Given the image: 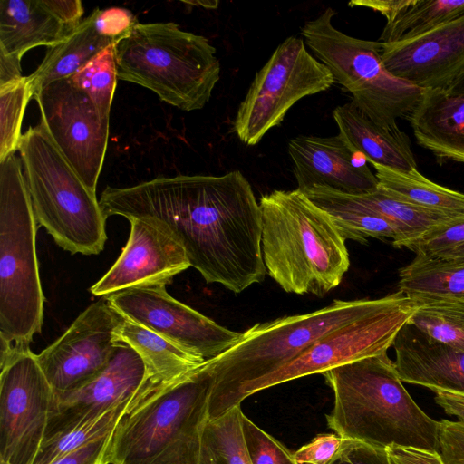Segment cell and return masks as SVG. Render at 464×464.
Wrapping results in <instances>:
<instances>
[{
    "mask_svg": "<svg viewBox=\"0 0 464 464\" xmlns=\"http://www.w3.org/2000/svg\"><path fill=\"white\" fill-rule=\"evenodd\" d=\"M339 133L366 161L402 172L417 169L408 135L399 127H381L362 114L351 102L333 111Z\"/></svg>",
    "mask_w": 464,
    "mask_h": 464,
    "instance_id": "22",
    "label": "cell"
},
{
    "mask_svg": "<svg viewBox=\"0 0 464 464\" xmlns=\"http://www.w3.org/2000/svg\"><path fill=\"white\" fill-rule=\"evenodd\" d=\"M149 383L146 365L129 345L118 343L106 367L78 390L53 400L44 442L82 427L135 398Z\"/></svg>",
    "mask_w": 464,
    "mask_h": 464,
    "instance_id": "16",
    "label": "cell"
},
{
    "mask_svg": "<svg viewBox=\"0 0 464 464\" xmlns=\"http://www.w3.org/2000/svg\"><path fill=\"white\" fill-rule=\"evenodd\" d=\"M297 189L305 192L324 187L340 193L360 196L378 188L370 168L354 160L357 154L338 133L331 137L298 135L287 145Z\"/></svg>",
    "mask_w": 464,
    "mask_h": 464,
    "instance_id": "19",
    "label": "cell"
},
{
    "mask_svg": "<svg viewBox=\"0 0 464 464\" xmlns=\"http://www.w3.org/2000/svg\"><path fill=\"white\" fill-rule=\"evenodd\" d=\"M212 384L207 361L174 381L148 383L111 432L105 464H198Z\"/></svg>",
    "mask_w": 464,
    "mask_h": 464,
    "instance_id": "3",
    "label": "cell"
},
{
    "mask_svg": "<svg viewBox=\"0 0 464 464\" xmlns=\"http://www.w3.org/2000/svg\"><path fill=\"white\" fill-rule=\"evenodd\" d=\"M334 396L328 427L343 439L387 449L438 451L439 421L410 396L387 353L323 373Z\"/></svg>",
    "mask_w": 464,
    "mask_h": 464,
    "instance_id": "2",
    "label": "cell"
},
{
    "mask_svg": "<svg viewBox=\"0 0 464 464\" xmlns=\"http://www.w3.org/2000/svg\"><path fill=\"white\" fill-rule=\"evenodd\" d=\"M44 5L66 26L74 30L83 14V7L79 0H44Z\"/></svg>",
    "mask_w": 464,
    "mask_h": 464,
    "instance_id": "44",
    "label": "cell"
},
{
    "mask_svg": "<svg viewBox=\"0 0 464 464\" xmlns=\"http://www.w3.org/2000/svg\"><path fill=\"white\" fill-rule=\"evenodd\" d=\"M336 12L326 8L305 22L301 35L334 82L352 94L351 103L375 124L397 128L408 118L424 90L394 76L382 60V43L350 36L334 26Z\"/></svg>",
    "mask_w": 464,
    "mask_h": 464,
    "instance_id": "9",
    "label": "cell"
},
{
    "mask_svg": "<svg viewBox=\"0 0 464 464\" xmlns=\"http://www.w3.org/2000/svg\"><path fill=\"white\" fill-rule=\"evenodd\" d=\"M463 14L464 0H412L397 19L386 24L379 42L411 40Z\"/></svg>",
    "mask_w": 464,
    "mask_h": 464,
    "instance_id": "30",
    "label": "cell"
},
{
    "mask_svg": "<svg viewBox=\"0 0 464 464\" xmlns=\"http://www.w3.org/2000/svg\"><path fill=\"white\" fill-rule=\"evenodd\" d=\"M386 450L391 464H444L438 451L396 445Z\"/></svg>",
    "mask_w": 464,
    "mask_h": 464,
    "instance_id": "43",
    "label": "cell"
},
{
    "mask_svg": "<svg viewBox=\"0 0 464 464\" xmlns=\"http://www.w3.org/2000/svg\"><path fill=\"white\" fill-rule=\"evenodd\" d=\"M111 434L91 441L62 456L52 464H105L104 455Z\"/></svg>",
    "mask_w": 464,
    "mask_h": 464,
    "instance_id": "42",
    "label": "cell"
},
{
    "mask_svg": "<svg viewBox=\"0 0 464 464\" xmlns=\"http://www.w3.org/2000/svg\"><path fill=\"white\" fill-rule=\"evenodd\" d=\"M99 202L107 218H138L169 233L207 283L239 294L267 274L261 248L262 210L239 170L106 187Z\"/></svg>",
    "mask_w": 464,
    "mask_h": 464,
    "instance_id": "1",
    "label": "cell"
},
{
    "mask_svg": "<svg viewBox=\"0 0 464 464\" xmlns=\"http://www.w3.org/2000/svg\"><path fill=\"white\" fill-rule=\"evenodd\" d=\"M448 91L451 92H464V72L452 82Z\"/></svg>",
    "mask_w": 464,
    "mask_h": 464,
    "instance_id": "48",
    "label": "cell"
},
{
    "mask_svg": "<svg viewBox=\"0 0 464 464\" xmlns=\"http://www.w3.org/2000/svg\"><path fill=\"white\" fill-rule=\"evenodd\" d=\"M115 340L132 348L144 362L150 385L174 381L200 367L206 360L124 316Z\"/></svg>",
    "mask_w": 464,
    "mask_h": 464,
    "instance_id": "24",
    "label": "cell"
},
{
    "mask_svg": "<svg viewBox=\"0 0 464 464\" xmlns=\"http://www.w3.org/2000/svg\"><path fill=\"white\" fill-rule=\"evenodd\" d=\"M379 187L407 203L450 217L464 215V194L439 185L421 175L417 169L402 172L372 164Z\"/></svg>",
    "mask_w": 464,
    "mask_h": 464,
    "instance_id": "28",
    "label": "cell"
},
{
    "mask_svg": "<svg viewBox=\"0 0 464 464\" xmlns=\"http://www.w3.org/2000/svg\"><path fill=\"white\" fill-rule=\"evenodd\" d=\"M387 299L388 295L378 299L334 300L311 313L251 326L233 346L207 361L213 376L208 420L239 405L237 398L245 385L281 368L325 334L379 308Z\"/></svg>",
    "mask_w": 464,
    "mask_h": 464,
    "instance_id": "5",
    "label": "cell"
},
{
    "mask_svg": "<svg viewBox=\"0 0 464 464\" xmlns=\"http://www.w3.org/2000/svg\"><path fill=\"white\" fill-rule=\"evenodd\" d=\"M70 78L102 115L110 117L118 79L114 44L105 47Z\"/></svg>",
    "mask_w": 464,
    "mask_h": 464,
    "instance_id": "33",
    "label": "cell"
},
{
    "mask_svg": "<svg viewBox=\"0 0 464 464\" xmlns=\"http://www.w3.org/2000/svg\"><path fill=\"white\" fill-rule=\"evenodd\" d=\"M22 161L0 162V340L29 347L41 333L44 295L36 255L35 218Z\"/></svg>",
    "mask_w": 464,
    "mask_h": 464,
    "instance_id": "7",
    "label": "cell"
},
{
    "mask_svg": "<svg viewBox=\"0 0 464 464\" xmlns=\"http://www.w3.org/2000/svg\"><path fill=\"white\" fill-rule=\"evenodd\" d=\"M440 258L455 264H464V244L440 256Z\"/></svg>",
    "mask_w": 464,
    "mask_h": 464,
    "instance_id": "47",
    "label": "cell"
},
{
    "mask_svg": "<svg viewBox=\"0 0 464 464\" xmlns=\"http://www.w3.org/2000/svg\"><path fill=\"white\" fill-rule=\"evenodd\" d=\"M303 193L330 215L345 240L367 244L370 237L382 241L391 239L392 243L397 239L392 225L354 196L324 187H314Z\"/></svg>",
    "mask_w": 464,
    "mask_h": 464,
    "instance_id": "26",
    "label": "cell"
},
{
    "mask_svg": "<svg viewBox=\"0 0 464 464\" xmlns=\"http://www.w3.org/2000/svg\"><path fill=\"white\" fill-rule=\"evenodd\" d=\"M121 317L105 298L101 299L36 354L53 400L78 390L106 367L118 346L114 334Z\"/></svg>",
    "mask_w": 464,
    "mask_h": 464,
    "instance_id": "15",
    "label": "cell"
},
{
    "mask_svg": "<svg viewBox=\"0 0 464 464\" xmlns=\"http://www.w3.org/2000/svg\"><path fill=\"white\" fill-rule=\"evenodd\" d=\"M73 30L62 23L44 0L0 1V51L20 57L30 49L53 46Z\"/></svg>",
    "mask_w": 464,
    "mask_h": 464,
    "instance_id": "23",
    "label": "cell"
},
{
    "mask_svg": "<svg viewBox=\"0 0 464 464\" xmlns=\"http://www.w3.org/2000/svg\"><path fill=\"white\" fill-rule=\"evenodd\" d=\"M96 10L61 43L48 47L38 68L28 76L34 94L45 85L74 75L105 47L114 43L95 25Z\"/></svg>",
    "mask_w": 464,
    "mask_h": 464,
    "instance_id": "25",
    "label": "cell"
},
{
    "mask_svg": "<svg viewBox=\"0 0 464 464\" xmlns=\"http://www.w3.org/2000/svg\"><path fill=\"white\" fill-rule=\"evenodd\" d=\"M343 438L337 434H319L294 454L297 464H327L339 450Z\"/></svg>",
    "mask_w": 464,
    "mask_h": 464,
    "instance_id": "41",
    "label": "cell"
},
{
    "mask_svg": "<svg viewBox=\"0 0 464 464\" xmlns=\"http://www.w3.org/2000/svg\"><path fill=\"white\" fill-rule=\"evenodd\" d=\"M33 92L28 76L0 87V162L18 150L22 122Z\"/></svg>",
    "mask_w": 464,
    "mask_h": 464,
    "instance_id": "35",
    "label": "cell"
},
{
    "mask_svg": "<svg viewBox=\"0 0 464 464\" xmlns=\"http://www.w3.org/2000/svg\"><path fill=\"white\" fill-rule=\"evenodd\" d=\"M392 347L401 382L464 395V351L432 339L409 322Z\"/></svg>",
    "mask_w": 464,
    "mask_h": 464,
    "instance_id": "20",
    "label": "cell"
},
{
    "mask_svg": "<svg viewBox=\"0 0 464 464\" xmlns=\"http://www.w3.org/2000/svg\"><path fill=\"white\" fill-rule=\"evenodd\" d=\"M166 286H134L103 298L125 318L206 361L218 356L238 341L240 333L218 324L173 298Z\"/></svg>",
    "mask_w": 464,
    "mask_h": 464,
    "instance_id": "14",
    "label": "cell"
},
{
    "mask_svg": "<svg viewBox=\"0 0 464 464\" xmlns=\"http://www.w3.org/2000/svg\"><path fill=\"white\" fill-rule=\"evenodd\" d=\"M41 122L55 145L87 186L96 194L108 145L110 117L102 115L71 78L38 90Z\"/></svg>",
    "mask_w": 464,
    "mask_h": 464,
    "instance_id": "13",
    "label": "cell"
},
{
    "mask_svg": "<svg viewBox=\"0 0 464 464\" xmlns=\"http://www.w3.org/2000/svg\"><path fill=\"white\" fill-rule=\"evenodd\" d=\"M354 197L392 225L397 236L392 245L397 248H409L433 227L454 218L402 201L379 186L372 193Z\"/></svg>",
    "mask_w": 464,
    "mask_h": 464,
    "instance_id": "29",
    "label": "cell"
},
{
    "mask_svg": "<svg viewBox=\"0 0 464 464\" xmlns=\"http://www.w3.org/2000/svg\"><path fill=\"white\" fill-rule=\"evenodd\" d=\"M118 79L185 111L202 109L220 79L216 48L173 22L137 23L114 44Z\"/></svg>",
    "mask_w": 464,
    "mask_h": 464,
    "instance_id": "6",
    "label": "cell"
},
{
    "mask_svg": "<svg viewBox=\"0 0 464 464\" xmlns=\"http://www.w3.org/2000/svg\"><path fill=\"white\" fill-rule=\"evenodd\" d=\"M407 119L418 144L440 164L464 163V92L424 90Z\"/></svg>",
    "mask_w": 464,
    "mask_h": 464,
    "instance_id": "21",
    "label": "cell"
},
{
    "mask_svg": "<svg viewBox=\"0 0 464 464\" xmlns=\"http://www.w3.org/2000/svg\"><path fill=\"white\" fill-rule=\"evenodd\" d=\"M381 55L394 76L422 90H448L464 72V14L416 38L382 43Z\"/></svg>",
    "mask_w": 464,
    "mask_h": 464,
    "instance_id": "18",
    "label": "cell"
},
{
    "mask_svg": "<svg viewBox=\"0 0 464 464\" xmlns=\"http://www.w3.org/2000/svg\"><path fill=\"white\" fill-rule=\"evenodd\" d=\"M399 290L412 300L464 302V264L416 255L399 271Z\"/></svg>",
    "mask_w": 464,
    "mask_h": 464,
    "instance_id": "27",
    "label": "cell"
},
{
    "mask_svg": "<svg viewBox=\"0 0 464 464\" xmlns=\"http://www.w3.org/2000/svg\"><path fill=\"white\" fill-rule=\"evenodd\" d=\"M261 248L268 276L282 289L323 297L348 271L345 239L330 215L304 193L275 189L261 196Z\"/></svg>",
    "mask_w": 464,
    "mask_h": 464,
    "instance_id": "4",
    "label": "cell"
},
{
    "mask_svg": "<svg viewBox=\"0 0 464 464\" xmlns=\"http://www.w3.org/2000/svg\"><path fill=\"white\" fill-rule=\"evenodd\" d=\"M129 221V239L112 266L91 286L94 296L140 285H168L190 266L184 248L169 233L141 219Z\"/></svg>",
    "mask_w": 464,
    "mask_h": 464,
    "instance_id": "17",
    "label": "cell"
},
{
    "mask_svg": "<svg viewBox=\"0 0 464 464\" xmlns=\"http://www.w3.org/2000/svg\"><path fill=\"white\" fill-rule=\"evenodd\" d=\"M241 428L247 455L252 464H297L294 454L243 412Z\"/></svg>",
    "mask_w": 464,
    "mask_h": 464,
    "instance_id": "37",
    "label": "cell"
},
{
    "mask_svg": "<svg viewBox=\"0 0 464 464\" xmlns=\"http://www.w3.org/2000/svg\"><path fill=\"white\" fill-rule=\"evenodd\" d=\"M18 151L38 227H44L57 245L72 254L102 252L107 240V217L96 194L41 121L23 134Z\"/></svg>",
    "mask_w": 464,
    "mask_h": 464,
    "instance_id": "8",
    "label": "cell"
},
{
    "mask_svg": "<svg viewBox=\"0 0 464 464\" xmlns=\"http://www.w3.org/2000/svg\"><path fill=\"white\" fill-rule=\"evenodd\" d=\"M464 244V215L436 226L408 249L416 255L437 258Z\"/></svg>",
    "mask_w": 464,
    "mask_h": 464,
    "instance_id": "38",
    "label": "cell"
},
{
    "mask_svg": "<svg viewBox=\"0 0 464 464\" xmlns=\"http://www.w3.org/2000/svg\"><path fill=\"white\" fill-rule=\"evenodd\" d=\"M240 405L208 420L201 438L198 464H252L241 428Z\"/></svg>",
    "mask_w": 464,
    "mask_h": 464,
    "instance_id": "31",
    "label": "cell"
},
{
    "mask_svg": "<svg viewBox=\"0 0 464 464\" xmlns=\"http://www.w3.org/2000/svg\"><path fill=\"white\" fill-rule=\"evenodd\" d=\"M334 83L329 69L310 53L303 37L291 35L256 72L233 123L237 138L256 145L301 99Z\"/></svg>",
    "mask_w": 464,
    "mask_h": 464,
    "instance_id": "10",
    "label": "cell"
},
{
    "mask_svg": "<svg viewBox=\"0 0 464 464\" xmlns=\"http://www.w3.org/2000/svg\"><path fill=\"white\" fill-rule=\"evenodd\" d=\"M327 464H391L386 449L343 439L342 445Z\"/></svg>",
    "mask_w": 464,
    "mask_h": 464,
    "instance_id": "39",
    "label": "cell"
},
{
    "mask_svg": "<svg viewBox=\"0 0 464 464\" xmlns=\"http://www.w3.org/2000/svg\"><path fill=\"white\" fill-rule=\"evenodd\" d=\"M412 3V0H353L349 2L352 7H367L379 12L387 23H392Z\"/></svg>",
    "mask_w": 464,
    "mask_h": 464,
    "instance_id": "45",
    "label": "cell"
},
{
    "mask_svg": "<svg viewBox=\"0 0 464 464\" xmlns=\"http://www.w3.org/2000/svg\"><path fill=\"white\" fill-rule=\"evenodd\" d=\"M416 306L417 302L400 290L389 294L379 308L330 331L288 363L245 385L239 392L238 404L267 388L387 353Z\"/></svg>",
    "mask_w": 464,
    "mask_h": 464,
    "instance_id": "11",
    "label": "cell"
},
{
    "mask_svg": "<svg viewBox=\"0 0 464 464\" xmlns=\"http://www.w3.org/2000/svg\"><path fill=\"white\" fill-rule=\"evenodd\" d=\"M409 323L426 335L464 351V302L421 299Z\"/></svg>",
    "mask_w": 464,
    "mask_h": 464,
    "instance_id": "32",
    "label": "cell"
},
{
    "mask_svg": "<svg viewBox=\"0 0 464 464\" xmlns=\"http://www.w3.org/2000/svg\"><path fill=\"white\" fill-rule=\"evenodd\" d=\"M435 401L457 421H439L438 444L444 464H464V395L435 391Z\"/></svg>",
    "mask_w": 464,
    "mask_h": 464,
    "instance_id": "36",
    "label": "cell"
},
{
    "mask_svg": "<svg viewBox=\"0 0 464 464\" xmlns=\"http://www.w3.org/2000/svg\"><path fill=\"white\" fill-rule=\"evenodd\" d=\"M95 25L98 32L114 44L125 37L138 23L132 13L121 7L96 8Z\"/></svg>",
    "mask_w": 464,
    "mask_h": 464,
    "instance_id": "40",
    "label": "cell"
},
{
    "mask_svg": "<svg viewBox=\"0 0 464 464\" xmlns=\"http://www.w3.org/2000/svg\"><path fill=\"white\" fill-rule=\"evenodd\" d=\"M22 57L0 51V87L16 82L24 78L21 67Z\"/></svg>",
    "mask_w": 464,
    "mask_h": 464,
    "instance_id": "46",
    "label": "cell"
},
{
    "mask_svg": "<svg viewBox=\"0 0 464 464\" xmlns=\"http://www.w3.org/2000/svg\"><path fill=\"white\" fill-rule=\"evenodd\" d=\"M135 398L122 402L91 423L44 442L33 464H52L62 456L111 434Z\"/></svg>",
    "mask_w": 464,
    "mask_h": 464,
    "instance_id": "34",
    "label": "cell"
},
{
    "mask_svg": "<svg viewBox=\"0 0 464 464\" xmlns=\"http://www.w3.org/2000/svg\"><path fill=\"white\" fill-rule=\"evenodd\" d=\"M0 464H33L53 401L30 347L1 344Z\"/></svg>",
    "mask_w": 464,
    "mask_h": 464,
    "instance_id": "12",
    "label": "cell"
}]
</instances>
